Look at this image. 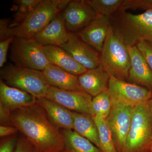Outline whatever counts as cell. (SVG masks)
Wrapping results in <instances>:
<instances>
[{
  "label": "cell",
  "instance_id": "1",
  "mask_svg": "<svg viewBox=\"0 0 152 152\" xmlns=\"http://www.w3.org/2000/svg\"><path fill=\"white\" fill-rule=\"evenodd\" d=\"M10 118L13 126L23 134L38 152H56L64 149L60 130L37 103L12 111Z\"/></svg>",
  "mask_w": 152,
  "mask_h": 152
},
{
  "label": "cell",
  "instance_id": "2",
  "mask_svg": "<svg viewBox=\"0 0 152 152\" xmlns=\"http://www.w3.org/2000/svg\"><path fill=\"white\" fill-rule=\"evenodd\" d=\"M110 18L112 29L125 45L135 46L141 41L152 43V10L133 14L119 10Z\"/></svg>",
  "mask_w": 152,
  "mask_h": 152
},
{
  "label": "cell",
  "instance_id": "3",
  "mask_svg": "<svg viewBox=\"0 0 152 152\" xmlns=\"http://www.w3.org/2000/svg\"><path fill=\"white\" fill-rule=\"evenodd\" d=\"M151 99L134 107L124 152H152V107Z\"/></svg>",
  "mask_w": 152,
  "mask_h": 152
},
{
  "label": "cell",
  "instance_id": "4",
  "mask_svg": "<svg viewBox=\"0 0 152 152\" xmlns=\"http://www.w3.org/2000/svg\"><path fill=\"white\" fill-rule=\"evenodd\" d=\"M100 54V66L110 76L127 81L131 58L127 48L111 27Z\"/></svg>",
  "mask_w": 152,
  "mask_h": 152
},
{
  "label": "cell",
  "instance_id": "5",
  "mask_svg": "<svg viewBox=\"0 0 152 152\" xmlns=\"http://www.w3.org/2000/svg\"><path fill=\"white\" fill-rule=\"evenodd\" d=\"M70 0H42L24 20L10 28V37L33 38L43 29L57 14L64 10Z\"/></svg>",
  "mask_w": 152,
  "mask_h": 152
},
{
  "label": "cell",
  "instance_id": "6",
  "mask_svg": "<svg viewBox=\"0 0 152 152\" xmlns=\"http://www.w3.org/2000/svg\"><path fill=\"white\" fill-rule=\"evenodd\" d=\"M0 74L6 84L29 93L37 99L45 98L50 87L42 71L9 64L1 69Z\"/></svg>",
  "mask_w": 152,
  "mask_h": 152
},
{
  "label": "cell",
  "instance_id": "7",
  "mask_svg": "<svg viewBox=\"0 0 152 152\" xmlns=\"http://www.w3.org/2000/svg\"><path fill=\"white\" fill-rule=\"evenodd\" d=\"M10 58L15 65L40 71L51 64L44 53L43 46L34 38L14 37Z\"/></svg>",
  "mask_w": 152,
  "mask_h": 152
},
{
  "label": "cell",
  "instance_id": "8",
  "mask_svg": "<svg viewBox=\"0 0 152 152\" xmlns=\"http://www.w3.org/2000/svg\"><path fill=\"white\" fill-rule=\"evenodd\" d=\"M111 102V110L106 120L117 152H124L134 107L119 102Z\"/></svg>",
  "mask_w": 152,
  "mask_h": 152
},
{
  "label": "cell",
  "instance_id": "9",
  "mask_svg": "<svg viewBox=\"0 0 152 152\" xmlns=\"http://www.w3.org/2000/svg\"><path fill=\"white\" fill-rule=\"evenodd\" d=\"M108 91L111 101L134 107L152 98V91L145 87L110 76Z\"/></svg>",
  "mask_w": 152,
  "mask_h": 152
},
{
  "label": "cell",
  "instance_id": "10",
  "mask_svg": "<svg viewBox=\"0 0 152 152\" xmlns=\"http://www.w3.org/2000/svg\"><path fill=\"white\" fill-rule=\"evenodd\" d=\"M45 98L60 104L71 111L92 116L93 97L83 91H69L49 87Z\"/></svg>",
  "mask_w": 152,
  "mask_h": 152
},
{
  "label": "cell",
  "instance_id": "11",
  "mask_svg": "<svg viewBox=\"0 0 152 152\" xmlns=\"http://www.w3.org/2000/svg\"><path fill=\"white\" fill-rule=\"evenodd\" d=\"M62 14L67 28L73 33L86 27L97 15L86 0L70 1Z\"/></svg>",
  "mask_w": 152,
  "mask_h": 152
},
{
  "label": "cell",
  "instance_id": "12",
  "mask_svg": "<svg viewBox=\"0 0 152 152\" xmlns=\"http://www.w3.org/2000/svg\"><path fill=\"white\" fill-rule=\"evenodd\" d=\"M61 48L69 52L75 59L87 70L100 66V54L78 37L76 33H71L66 42Z\"/></svg>",
  "mask_w": 152,
  "mask_h": 152
},
{
  "label": "cell",
  "instance_id": "13",
  "mask_svg": "<svg viewBox=\"0 0 152 152\" xmlns=\"http://www.w3.org/2000/svg\"><path fill=\"white\" fill-rule=\"evenodd\" d=\"M111 27L110 17L97 15L77 35L82 40L100 53Z\"/></svg>",
  "mask_w": 152,
  "mask_h": 152
},
{
  "label": "cell",
  "instance_id": "14",
  "mask_svg": "<svg viewBox=\"0 0 152 152\" xmlns=\"http://www.w3.org/2000/svg\"><path fill=\"white\" fill-rule=\"evenodd\" d=\"M71 33L67 28L62 14L60 13L33 38L43 46L61 47L66 42Z\"/></svg>",
  "mask_w": 152,
  "mask_h": 152
},
{
  "label": "cell",
  "instance_id": "15",
  "mask_svg": "<svg viewBox=\"0 0 152 152\" xmlns=\"http://www.w3.org/2000/svg\"><path fill=\"white\" fill-rule=\"evenodd\" d=\"M127 48L131 58L127 82L152 91L151 69L136 45L127 46Z\"/></svg>",
  "mask_w": 152,
  "mask_h": 152
},
{
  "label": "cell",
  "instance_id": "16",
  "mask_svg": "<svg viewBox=\"0 0 152 152\" xmlns=\"http://www.w3.org/2000/svg\"><path fill=\"white\" fill-rule=\"evenodd\" d=\"M82 90L94 98L108 89L110 76L100 66L87 70L78 76Z\"/></svg>",
  "mask_w": 152,
  "mask_h": 152
},
{
  "label": "cell",
  "instance_id": "17",
  "mask_svg": "<svg viewBox=\"0 0 152 152\" xmlns=\"http://www.w3.org/2000/svg\"><path fill=\"white\" fill-rule=\"evenodd\" d=\"M43 50L50 63L63 70L77 76L87 70L70 53L61 47L46 46H43Z\"/></svg>",
  "mask_w": 152,
  "mask_h": 152
},
{
  "label": "cell",
  "instance_id": "18",
  "mask_svg": "<svg viewBox=\"0 0 152 152\" xmlns=\"http://www.w3.org/2000/svg\"><path fill=\"white\" fill-rule=\"evenodd\" d=\"M37 99L29 93L10 86L2 80L0 81V104L11 112L16 109L32 105Z\"/></svg>",
  "mask_w": 152,
  "mask_h": 152
},
{
  "label": "cell",
  "instance_id": "19",
  "mask_svg": "<svg viewBox=\"0 0 152 152\" xmlns=\"http://www.w3.org/2000/svg\"><path fill=\"white\" fill-rule=\"evenodd\" d=\"M37 103L44 109L49 119L58 129H73L72 111L46 98L37 99Z\"/></svg>",
  "mask_w": 152,
  "mask_h": 152
},
{
  "label": "cell",
  "instance_id": "20",
  "mask_svg": "<svg viewBox=\"0 0 152 152\" xmlns=\"http://www.w3.org/2000/svg\"><path fill=\"white\" fill-rule=\"evenodd\" d=\"M50 86L69 91H83L79 84L77 76L75 75L50 64L42 71Z\"/></svg>",
  "mask_w": 152,
  "mask_h": 152
},
{
  "label": "cell",
  "instance_id": "21",
  "mask_svg": "<svg viewBox=\"0 0 152 152\" xmlns=\"http://www.w3.org/2000/svg\"><path fill=\"white\" fill-rule=\"evenodd\" d=\"M72 112L73 130L82 137L88 139L100 149L98 128L92 116L88 114Z\"/></svg>",
  "mask_w": 152,
  "mask_h": 152
},
{
  "label": "cell",
  "instance_id": "22",
  "mask_svg": "<svg viewBox=\"0 0 152 152\" xmlns=\"http://www.w3.org/2000/svg\"><path fill=\"white\" fill-rule=\"evenodd\" d=\"M66 152H102L88 139L73 129H61Z\"/></svg>",
  "mask_w": 152,
  "mask_h": 152
},
{
  "label": "cell",
  "instance_id": "23",
  "mask_svg": "<svg viewBox=\"0 0 152 152\" xmlns=\"http://www.w3.org/2000/svg\"><path fill=\"white\" fill-rule=\"evenodd\" d=\"M42 0H16L12 10L15 11L13 20L10 22V28H14L22 23L26 18Z\"/></svg>",
  "mask_w": 152,
  "mask_h": 152
},
{
  "label": "cell",
  "instance_id": "24",
  "mask_svg": "<svg viewBox=\"0 0 152 152\" xmlns=\"http://www.w3.org/2000/svg\"><path fill=\"white\" fill-rule=\"evenodd\" d=\"M93 117L98 128L101 151L102 152H118L107 120Z\"/></svg>",
  "mask_w": 152,
  "mask_h": 152
},
{
  "label": "cell",
  "instance_id": "25",
  "mask_svg": "<svg viewBox=\"0 0 152 152\" xmlns=\"http://www.w3.org/2000/svg\"><path fill=\"white\" fill-rule=\"evenodd\" d=\"M112 102L108 90L93 98L91 103L92 116L107 119L110 112Z\"/></svg>",
  "mask_w": 152,
  "mask_h": 152
},
{
  "label": "cell",
  "instance_id": "26",
  "mask_svg": "<svg viewBox=\"0 0 152 152\" xmlns=\"http://www.w3.org/2000/svg\"><path fill=\"white\" fill-rule=\"evenodd\" d=\"M97 15L111 17L121 8L124 0H86Z\"/></svg>",
  "mask_w": 152,
  "mask_h": 152
},
{
  "label": "cell",
  "instance_id": "27",
  "mask_svg": "<svg viewBox=\"0 0 152 152\" xmlns=\"http://www.w3.org/2000/svg\"><path fill=\"white\" fill-rule=\"evenodd\" d=\"M120 10H152V0H124Z\"/></svg>",
  "mask_w": 152,
  "mask_h": 152
},
{
  "label": "cell",
  "instance_id": "28",
  "mask_svg": "<svg viewBox=\"0 0 152 152\" xmlns=\"http://www.w3.org/2000/svg\"><path fill=\"white\" fill-rule=\"evenodd\" d=\"M141 53L147 64L152 71V43L145 41H141L136 45Z\"/></svg>",
  "mask_w": 152,
  "mask_h": 152
},
{
  "label": "cell",
  "instance_id": "29",
  "mask_svg": "<svg viewBox=\"0 0 152 152\" xmlns=\"http://www.w3.org/2000/svg\"><path fill=\"white\" fill-rule=\"evenodd\" d=\"M18 139L15 135L1 139L0 152H14Z\"/></svg>",
  "mask_w": 152,
  "mask_h": 152
},
{
  "label": "cell",
  "instance_id": "30",
  "mask_svg": "<svg viewBox=\"0 0 152 152\" xmlns=\"http://www.w3.org/2000/svg\"><path fill=\"white\" fill-rule=\"evenodd\" d=\"M14 152H38L32 144L26 137L18 138Z\"/></svg>",
  "mask_w": 152,
  "mask_h": 152
},
{
  "label": "cell",
  "instance_id": "31",
  "mask_svg": "<svg viewBox=\"0 0 152 152\" xmlns=\"http://www.w3.org/2000/svg\"><path fill=\"white\" fill-rule=\"evenodd\" d=\"M14 37L3 40L0 42V67H3L7 61V55L10 45L13 41Z\"/></svg>",
  "mask_w": 152,
  "mask_h": 152
},
{
  "label": "cell",
  "instance_id": "32",
  "mask_svg": "<svg viewBox=\"0 0 152 152\" xmlns=\"http://www.w3.org/2000/svg\"><path fill=\"white\" fill-rule=\"evenodd\" d=\"M11 112L0 104V124L3 126H13L10 118Z\"/></svg>",
  "mask_w": 152,
  "mask_h": 152
},
{
  "label": "cell",
  "instance_id": "33",
  "mask_svg": "<svg viewBox=\"0 0 152 152\" xmlns=\"http://www.w3.org/2000/svg\"><path fill=\"white\" fill-rule=\"evenodd\" d=\"M10 22L7 19H1L0 22L1 40L6 39L10 37Z\"/></svg>",
  "mask_w": 152,
  "mask_h": 152
},
{
  "label": "cell",
  "instance_id": "34",
  "mask_svg": "<svg viewBox=\"0 0 152 152\" xmlns=\"http://www.w3.org/2000/svg\"><path fill=\"white\" fill-rule=\"evenodd\" d=\"M18 129L14 126H0V137L1 138L7 137L15 135L18 132Z\"/></svg>",
  "mask_w": 152,
  "mask_h": 152
},
{
  "label": "cell",
  "instance_id": "35",
  "mask_svg": "<svg viewBox=\"0 0 152 152\" xmlns=\"http://www.w3.org/2000/svg\"><path fill=\"white\" fill-rule=\"evenodd\" d=\"M56 152H66L65 150L64 149H63L62 150H60V151H57Z\"/></svg>",
  "mask_w": 152,
  "mask_h": 152
},
{
  "label": "cell",
  "instance_id": "36",
  "mask_svg": "<svg viewBox=\"0 0 152 152\" xmlns=\"http://www.w3.org/2000/svg\"><path fill=\"white\" fill-rule=\"evenodd\" d=\"M151 151L152 152V144H151Z\"/></svg>",
  "mask_w": 152,
  "mask_h": 152
},
{
  "label": "cell",
  "instance_id": "37",
  "mask_svg": "<svg viewBox=\"0 0 152 152\" xmlns=\"http://www.w3.org/2000/svg\"><path fill=\"white\" fill-rule=\"evenodd\" d=\"M151 103H152V98L151 99Z\"/></svg>",
  "mask_w": 152,
  "mask_h": 152
}]
</instances>
